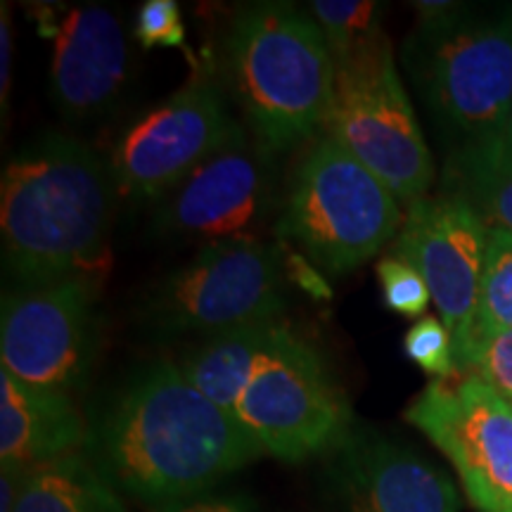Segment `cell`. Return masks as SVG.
Returning <instances> with one entry per match:
<instances>
[{"label":"cell","instance_id":"30bf717a","mask_svg":"<svg viewBox=\"0 0 512 512\" xmlns=\"http://www.w3.org/2000/svg\"><path fill=\"white\" fill-rule=\"evenodd\" d=\"M100 323V280L10 287L0 311L3 370L27 384L72 394L93 373Z\"/></svg>","mask_w":512,"mask_h":512},{"label":"cell","instance_id":"603a6c76","mask_svg":"<svg viewBox=\"0 0 512 512\" xmlns=\"http://www.w3.org/2000/svg\"><path fill=\"white\" fill-rule=\"evenodd\" d=\"M375 273L380 280L382 302L389 311L403 318H425L432 292L425 278L411 264L387 254L377 261Z\"/></svg>","mask_w":512,"mask_h":512},{"label":"cell","instance_id":"cb8c5ba5","mask_svg":"<svg viewBox=\"0 0 512 512\" xmlns=\"http://www.w3.org/2000/svg\"><path fill=\"white\" fill-rule=\"evenodd\" d=\"M403 351L432 380H448L458 373L453 337L441 318L425 316L415 320L403 337Z\"/></svg>","mask_w":512,"mask_h":512},{"label":"cell","instance_id":"3957f363","mask_svg":"<svg viewBox=\"0 0 512 512\" xmlns=\"http://www.w3.org/2000/svg\"><path fill=\"white\" fill-rule=\"evenodd\" d=\"M403 69L448 155L505 136L512 114V3H413Z\"/></svg>","mask_w":512,"mask_h":512},{"label":"cell","instance_id":"5b68a950","mask_svg":"<svg viewBox=\"0 0 512 512\" xmlns=\"http://www.w3.org/2000/svg\"><path fill=\"white\" fill-rule=\"evenodd\" d=\"M401 223L394 192L335 138L320 133L294 169L275 233L323 273L344 275L392 245Z\"/></svg>","mask_w":512,"mask_h":512},{"label":"cell","instance_id":"4dcf8cb0","mask_svg":"<svg viewBox=\"0 0 512 512\" xmlns=\"http://www.w3.org/2000/svg\"><path fill=\"white\" fill-rule=\"evenodd\" d=\"M508 401H510V403H512V399H508Z\"/></svg>","mask_w":512,"mask_h":512},{"label":"cell","instance_id":"6da1fadb","mask_svg":"<svg viewBox=\"0 0 512 512\" xmlns=\"http://www.w3.org/2000/svg\"><path fill=\"white\" fill-rule=\"evenodd\" d=\"M86 456L121 496L157 510L207 494L261 453L178 363L152 361L95 415Z\"/></svg>","mask_w":512,"mask_h":512},{"label":"cell","instance_id":"d6986e66","mask_svg":"<svg viewBox=\"0 0 512 512\" xmlns=\"http://www.w3.org/2000/svg\"><path fill=\"white\" fill-rule=\"evenodd\" d=\"M444 185L460 192L486 226L512 233V147L508 138L482 140L451 152Z\"/></svg>","mask_w":512,"mask_h":512},{"label":"cell","instance_id":"83f0119b","mask_svg":"<svg viewBox=\"0 0 512 512\" xmlns=\"http://www.w3.org/2000/svg\"><path fill=\"white\" fill-rule=\"evenodd\" d=\"M12 57H15V31H12V10L8 3H0V110L3 119L8 114L12 91Z\"/></svg>","mask_w":512,"mask_h":512},{"label":"cell","instance_id":"52a82bcc","mask_svg":"<svg viewBox=\"0 0 512 512\" xmlns=\"http://www.w3.org/2000/svg\"><path fill=\"white\" fill-rule=\"evenodd\" d=\"M235 422L261 456L304 463L335 451L354 430V413L323 354L280 320L256 358Z\"/></svg>","mask_w":512,"mask_h":512},{"label":"cell","instance_id":"7402d4cb","mask_svg":"<svg viewBox=\"0 0 512 512\" xmlns=\"http://www.w3.org/2000/svg\"><path fill=\"white\" fill-rule=\"evenodd\" d=\"M456 363L458 370L479 375L498 394L512 399V330L472 328Z\"/></svg>","mask_w":512,"mask_h":512},{"label":"cell","instance_id":"4316f807","mask_svg":"<svg viewBox=\"0 0 512 512\" xmlns=\"http://www.w3.org/2000/svg\"><path fill=\"white\" fill-rule=\"evenodd\" d=\"M280 252H283V266L287 280H292L299 290L309 294V297L318 299V302H328L332 299V287L323 273H320L318 266H313L309 259L302 252H294L280 242Z\"/></svg>","mask_w":512,"mask_h":512},{"label":"cell","instance_id":"5bb4252c","mask_svg":"<svg viewBox=\"0 0 512 512\" xmlns=\"http://www.w3.org/2000/svg\"><path fill=\"white\" fill-rule=\"evenodd\" d=\"M330 456L332 512H460L444 470L373 430H351Z\"/></svg>","mask_w":512,"mask_h":512},{"label":"cell","instance_id":"484cf974","mask_svg":"<svg viewBox=\"0 0 512 512\" xmlns=\"http://www.w3.org/2000/svg\"><path fill=\"white\" fill-rule=\"evenodd\" d=\"M152 512H256V501L245 491L211 489L207 494L169 503Z\"/></svg>","mask_w":512,"mask_h":512},{"label":"cell","instance_id":"7c38bea8","mask_svg":"<svg viewBox=\"0 0 512 512\" xmlns=\"http://www.w3.org/2000/svg\"><path fill=\"white\" fill-rule=\"evenodd\" d=\"M275 207V152L242 131L157 202L155 226L178 240H259Z\"/></svg>","mask_w":512,"mask_h":512},{"label":"cell","instance_id":"277c9868","mask_svg":"<svg viewBox=\"0 0 512 512\" xmlns=\"http://www.w3.org/2000/svg\"><path fill=\"white\" fill-rule=\"evenodd\" d=\"M226 72L247 131L275 155L323 133L337 69L309 10L280 0L240 8Z\"/></svg>","mask_w":512,"mask_h":512},{"label":"cell","instance_id":"9c48e42d","mask_svg":"<svg viewBox=\"0 0 512 512\" xmlns=\"http://www.w3.org/2000/svg\"><path fill=\"white\" fill-rule=\"evenodd\" d=\"M245 128L226 88L197 64L178 91L117 138L107 162L114 188L128 200L159 202Z\"/></svg>","mask_w":512,"mask_h":512},{"label":"cell","instance_id":"8fae6325","mask_svg":"<svg viewBox=\"0 0 512 512\" xmlns=\"http://www.w3.org/2000/svg\"><path fill=\"white\" fill-rule=\"evenodd\" d=\"M406 420L456 467L479 512H512V403L479 375L432 380Z\"/></svg>","mask_w":512,"mask_h":512},{"label":"cell","instance_id":"d4e9b609","mask_svg":"<svg viewBox=\"0 0 512 512\" xmlns=\"http://www.w3.org/2000/svg\"><path fill=\"white\" fill-rule=\"evenodd\" d=\"M133 36L145 50H185V24L176 0H145L133 19Z\"/></svg>","mask_w":512,"mask_h":512},{"label":"cell","instance_id":"7a4b0ae2","mask_svg":"<svg viewBox=\"0 0 512 512\" xmlns=\"http://www.w3.org/2000/svg\"><path fill=\"white\" fill-rule=\"evenodd\" d=\"M117 195L110 164L81 140L48 131L19 147L0 178L3 268L12 287L100 280Z\"/></svg>","mask_w":512,"mask_h":512},{"label":"cell","instance_id":"e0dca14e","mask_svg":"<svg viewBox=\"0 0 512 512\" xmlns=\"http://www.w3.org/2000/svg\"><path fill=\"white\" fill-rule=\"evenodd\" d=\"M278 323L280 320L252 323L207 337L178 366L195 389L235 418V408L245 392L256 358L266 349Z\"/></svg>","mask_w":512,"mask_h":512},{"label":"cell","instance_id":"ba28073f","mask_svg":"<svg viewBox=\"0 0 512 512\" xmlns=\"http://www.w3.org/2000/svg\"><path fill=\"white\" fill-rule=\"evenodd\" d=\"M335 69L323 133L373 171L408 209L430 192L437 166L401 81L392 43L384 38Z\"/></svg>","mask_w":512,"mask_h":512},{"label":"cell","instance_id":"ffe728a7","mask_svg":"<svg viewBox=\"0 0 512 512\" xmlns=\"http://www.w3.org/2000/svg\"><path fill=\"white\" fill-rule=\"evenodd\" d=\"M311 17L316 19L332 62H347L384 41L382 5L373 0H313Z\"/></svg>","mask_w":512,"mask_h":512},{"label":"cell","instance_id":"8992f818","mask_svg":"<svg viewBox=\"0 0 512 512\" xmlns=\"http://www.w3.org/2000/svg\"><path fill=\"white\" fill-rule=\"evenodd\" d=\"M287 275L280 242L233 240L202 247L164 275L138 306V323L155 339L214 337L252 323L280 320Z\"/></svg>","mask_w":512,"mask_h":512},{"label":"cell","instance_id":"2e32d148","mask_svg":"<svg viewBox=\"0 0 512 512\" xmlns=\"http://www.w3.org/2000/svg\"><path fill=\"white\" fill-rule=\"evenodd\" d=\"M86 420L72 394L36 387L0 370V458L36 467L79 453Z\"/></svg>","mask_w":512,"mask_h":512},{"label":"cell","instance_id":"9a60e30c","mask_svg":"<svg viewBox=\"0 0 512 512\" xmlns=\"http://www.w3.org/2000/svg\"><path fill=\"white\" fill-rule=\"evenodd\" d=\"M131 72V50L107 5L62 10L53 31L48 93L62 119L93 121L117 105Z\"/></svg>","mask_w":512,"mask_h":512},{"label":"cell","instance_id":"ac0fdd59","mask_svg":"<svg viewBox=\"0 0 512 512\" xmlns=\"http://www.w3.org/2000/svg\"><path fill=\"white\" fill-rule=\"evenodd\" d=\"M15 512H128L124 496L86 453L31 467Z\"/></svg>","mask_w":512,"mask_h":512},{"label":"cell","instance_id":"4fadbf2b","mask_svg":"<svg viewBox=\"0 0 512 512\" xmlns=\"http://www.w3.org/2000/svg\"><path fill=\"white\" fill-rule=\"evenodd\" d=\"M486 242V221L460 192L444 185L437 195H425L406 209L389 245V256L411 264L425 278L456 356L475 328Z\"/></svg>","mask_w":512,"mask_h":512},{"label":"cell","instance_id":"f1b7e54d","mask_svg":"<svg viewBox=\"0 0 512 512\" xmlns=\"http://www.w3.org/2000/svg\"><path fill=\"white\" fill-rule=\"evenodd\" d=\"M29 470L31 467L27 465L3 463V475H0V512H15Z\"/></svg>","mask_w":512,"mask_h":512},{"label":"cell","instance_id":"44dd1931","mask_svg":"<svg viewBox=\"0 0 512 512\" xmlns=\"http://www.w3.org/2000/svg\"><path fill=\"white\" fill-rule=\"evenodd\" d=\"M475 328L512 330V233L489 228Z\"/></svg>","mask_w":512,"mask_h":512},{"label":"cell","instance_id":"f546056e","mask_svg":"<svg viewBox=\"0 0 512 512\" xmlns=\"http://www.w3.org/2000/svg\"><path fill=\"white\" fill-rule=\"evenodd\" d=\"M505 138H508V143L512 147V114H510V124H508V131H505Z\"/></svg>","mask_w":512,"mask_h":512}]
</instances>
